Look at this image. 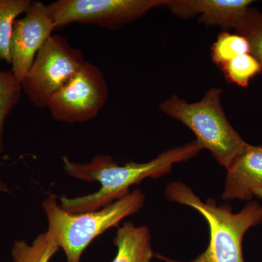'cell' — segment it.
Segmentation results:
<instances>
[{"label": "cell", "instance_id": "6da1fadb", "mask_svg": "<svg viewBox=\"0 0 262 262\" xmlns=\"http://www.w3.org/2000/svg\"><path fill=\"white\" fill-rule=\"evenodd\" d=\"M202 150L196 140L167 150L155 159L143 163L128 162L119 165L110 155H98L89 163H77L62 157L63 169L72 178L84 182H98L101 189L85 196H62L60 206L65 211L80 213L94 211L112 204L129 194V189L147 178L159 179L170 173L175 164L186 162Z\"/></svg>", "mask_w": 262, "mask_h": 262}, {"label": "cell", "instance_id": "7a4b0ae2", "mask_svg": "<svg viewBox=\"0 0 262 262\" xmlns=\"http://www.w3.org/2000/svg\"><path fill=\"white\" fill-rule=\"evenodd\" d=\"M165 195L170 202L194 208L206 219L210 241L206 251L191 261H177L160 253L155 257L164 262H245L243 239L250 229L262 224V205L252 200L241 211L234 213L228 204L217 206L213 199L202 201L181 182L167 184Z\"/></svg>", "mask_w": 262, "mask_h": 262}, {"label": "cell", "instance_id": "3957f363", "mask_svg": "<svg viewBox=\"0 0 262 262\" xmlns=\"http://www.w3.org/2000/svg\"><path fill=\"white\" fill-rule=\"evenodd\" d=\"M145 199L142 191L135 189L97 211L72 213L62 209L56 196L50 195L42 207L48 218V230L64 251L67 262H81L84 250L96 237L138 213Z\"/></svg>", "mask_w": 262, "mask_h": 262}, {"label": "cell", "instance_id": "277c9868", "mask_svg": "<svg viewBox=\"0 0 262 262\" xmlns=\"http://www.w3.org/2000/svg\"><path fill=\"white\" fill-rule=\"evenodd\" d=\"M222 94V89L213 88L194 103L174 94L160 103L159 107L165 115L189 127L202 149L208 150L218 163L227 169L248 143L226 116L221 103Z\"/></svg>", "mask_w": 262, "mask_h": 262}, {"label": "cell", "instance_id": "5b68a950", "mask_svg": "<svg viewBox=\"0 0 262 262\" xmlns=\"http://www.w3.org/2000/svg\"><path fill=\"white\" fill-rule=\"evenodd\" d=\"M84 59L80 50L72 47L65 37L52 35L38 51L24 77L22 91L38 108H46L52 96L78 72Z\"/></svg>", "mask_w": 262, "mask_h": 262}, {"label": "cell", "instance_id": "8992f818", "mask_svg": "<svg viewBox=\"0 0 262 262\" xmlns=\"http://www.w3.org/2000/svg\"><path fill=\"white\" fill-rule=\"evenodd\" d=\"M168 0H58L48 5L55 28L69 24H91L118 29L139 20Z\"/></svg>", "mask_w": 262, "mask_h": 262}, {"label": "cell", "instance_id": "52a82bcc", "mask_svg": "<svg viewBox=\"0 0 262 262\" xmlns=\"http://www.w3.org/2000/svg\"><path fill=\"white\" fill-rule=\"evenodd\" d=\"M108 97L103 72L97 66L84 61L72 79L52 96L46 108L57 122L82 123L97 116Z\"/></svg>", "mask_w": 262, "mask_h": 262}, {"label": "cell", "instance_id": "ba28073f", "mask_svg": "<svg viewBox=\"0 0 262 262\" xmlns=\"http://www.w3.org/2000/svg\"><path fill=\"white\" fill-rule=\"evenodd\" d=\"M55 29L48 5L42 2H32L24 18L15 20L10 41V56L12 72L19 82L24 80L38 51Z\"/></svg>", "mask_w": 262, "mask_h": 262}, {"label": "cell", "instance_id": "9c48e42d", "mask_svg": "<svg viewBox=\"0 0 262 262\" xmlns=\"http://www.w3.org/2000/svg\"><path fill=\"white\" fill-rule=\"evenodd\" d=\"M253 3V0H168L166 7L179 18L200 15V23L220 27L227 32L239 27Z\"/></svg>", "mask_w": 262, "mask_h": 262}, {"label": "cell", "instance_id": "30bf717a", "mask_svg": "<svg viewBox=\"0 0 262 262\" xmlns=\"http://www.w3.org/2000/svg\"><path fill=\"white\" fill-rule=\"evenodd\" d=\"M262 188V145L248 144L227 169L222 200L252 201Z\"/></svg>", "mask_w": 262, "mask_h": 262}, {"label": "cell", "instance_id": "8fae6325", "mask_svg": "<svg viewBox=\"0 0 262 262\" xmlns=\"http://www.w3.org/2000/svg\"><path fill=\"white\" fill-rule=\"evenodd\" d=\"M117 253L112 262H151L155 256L147 226L126 222L117 229L113 241Z\"/></svg>", "mask_w": 262, "mask_h": 262}, {"label": "cell", "instance_id": "7c38bea8", "mask_svg": "<svg viewBox=\"0 0 262 262\" xmlns=\"http://www.w3.org/2000/svg\"><path fill=\"white\" fill-rule=\"evenodd\" d=\"M60 248L49 231L39 234L32 244L23 239L15 241L11 250L14 262H49Z\"/></svg>", "mask_w": 262, "mask_h": 262}, {"label": "cell", "instance_id": "4fadbf2b", "mask_svg": "<svg viewBox=\"0 0 262 262\" xmlns=\"http://www.w3.org/2000/svg\"><path fill=\"white\" fill-rule=\"evenodd\" d=\"M31 0H0V59L11 63L10 41L15 19L25 14Z\"/></svg>", "mask_w": 262, "mask_h": 262}, {"label": "cell", "instance_id": "5bb4252c", "mask_svg": "<svg viewBox=\"0 0 262 262\" xmlns=\"http://www.w3.org/2000/svg\"><path fill=\"white\" fill-rule=\"evenodd\" d=\"M22 92L21 84L12 70L0 71V154L5 149V120L18 105Z\"/></svg>", "mask_w": 262, "mask_h": 262}, {"label": "cell", "instance_id": "9a60e30c", "mask_svg": "<svg viewBox=\"0 0 262 262\" xmlns=\"http://www.w3.org/2000/svg\"><path fill=\"white\" fill-rule=\"evenodd\" d=\"M247 53H250L249 43L246 37L236 32L221 33L211 47L212 60L220 67L236 57Z\"/></svg>", "mask_w": 262, "mask_h": 262}, {"label": "cell", "instance_id": "2e32d148", "mask_svg": "<svg viewBox=\"0 0 262 262\" xmlns=\"http://www.w3.org/2000/svg\"><path fill=\"white\" fill-rule=\"evenodd\" d=\"M230 83L247 88L250 81L262 72V66L251 53L236 57L220 67Z\"/></svg>", "mask_w": 262, "mask_h": 262}, {"label": "cell", "instance_id": "e0dca14e", "mask_svg": "<svg viewBox=\"0 0 262 262\" xmlns=\"http://www.w3.org/2000/svg\"><path fill=\"white\" fill-rule=\"evenodd\" d=\"M235 32L246 38L249 43L250 53L262 66V12L250 8Z\"/></svg>", "mask_w": 262, "mask_h": 262}, {"label": "cell", "instance_id": "ac0fdd59", "mask_svg": "<svg viewBox=\"0 0 262 262\" xmlns=\"http://www.w3.org/2000/svg\"><path fill=\"white\" fill-rule=\"evenodd\" d=\"M0 192H8L9 190H8V186L6 185L5 183L3 182L1 178H0Z\"/></svg>", "mask_w": 262, "mask_h": 262}, {"label": "cell", "instance_id": "d6986e66", "mask_svg": "<svg viewBox=\"0 0 262 262\" xmlns=\"http://www.w3.org/2000/svg\"><path fill=\"white\" fill-rule=\"evenodd\" d=\"M254 196L262 199V188L261 189H258L254 191Z\"/></svg>", "mask_w": 262, "mask_h": 262}]
</instances>
